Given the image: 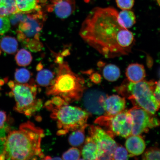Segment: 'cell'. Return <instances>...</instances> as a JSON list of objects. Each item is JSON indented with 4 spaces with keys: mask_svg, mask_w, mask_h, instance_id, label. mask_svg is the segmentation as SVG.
I'll return each mask as SVG.
<instances>
[{
    "mask_svg": "<svg viewBox=\"0 0 160 160\" xmlns=\"http://www.w3.org/2000/svg\"><path fill=\"white\" fill-rule=\"evenodd\" d=\"M118 15L113 8H95L80 29L84 41L107 58L128 55L135 45L133 33L120 25Z\"/></svg>",
    "mask_w": 160,
    "mask_h": 160,
    "instance_id": "1",
    "label": "cell"
},
{
    "mask_svg": "<svg viewBox=\"0 0 160 160\" xmlns=\"http://www.w3.org/2000/svg\"><path fill=\"white\" fill-rule=\"evenodd\" d=\"M44 136L43 130L31 122L22 124L6 137L0 160L43 159L41 143Z\"/></svg>",
    "mask_w": 160,
    "mask_h": 160,
    "instance_id": "2",
    "label": "cell"
},
{
    "mask_svg": "<svg viewBox=\"0 0 160 160\" xmlns=\"http://www.w3.org/2000/svg\"><path fill=\"white\" fill-rule=\"evenodd\" d=\"M45 107L51 112V118L57 122L58 136L67 134L87 125L91 115L81 108L70 105L58 96H54L46 102Z\"/></svg>",
    "mask_w": 160,
    "mask_h": 160,
    "instance_id": "3",
    "label": "cell"
},
{
    "mask_svg": "<svg viewBox=\"0 0 160 160\" xmlns=\"http://www.w3.org/2000/svg\"><path fill=\"white\" fill-rule=\"evenodd\" d=\"M58 63L57 76L48 87L46 94L58 96L69 103L79 101L85 89L84 80L73 72L67 63L63 61Z\"/></svg>",
    "mask_w": 160,
    "mask_h": 160,
    "instance_id": "4",
    "label": "cell"
},
{
    "mask_svg": "<svg viewBox=\"0 0 160 160\" xmlns=\"http://www.w3.org/2000/svg\"><path fill=\"white\" fill-rule=\"evenodd\" d=\"M156 82L144 79L137 83L128 81L118 88V92L127 97L135 106L155 115L160 109V104L154 95Z\"/></svg>",
    "mask_w": 160,
    "mask_h": 160,
    "instance_id": "5",
    "label": "cell"
},
{
    "mask_svg": "<svg viewBox=\"0 0 160 160\" xmlns=\"http://www.w3.org/2000/svg\"><path fill=\"white\" fill-rule=\"evenodd\" d=\"M9 85L16 101L15 111L30 117L41 108L42 101L37 98V87L33 83H19L11 81Z\"/></svg>",
    "mask_w": 160,
    "mask_h": 160,
    "instance_id": "6",
    "label": "cell"
},
{
    "mask_svg": "<svg viewBox=\"0 0 160 160\" xmlns=\"http://www.w3.org/2000/svg\"><path fill=\"white\" fill-rule=\"evenodd\" d=\"M45 16L42 11L26 14L24 19L19 23L18 38L24 42L29 48L33 51H39L42 48L39 41V33L43 27Z\"/></svg>",
    "mask_w": 160,
    "mask_h": 160,
    "instance_id": "7",
    "label": "cell"
},
{
    "mask_svg": "<svg viewBox=\"0 0 160 160\" xmlns=\"http://www.w3.org/2000/svg\"><path fill=\"white\" fill-rule=\"evenodd\" d=\"M95 122L104 128L105 131L112 138L116 136L127 138L132 135V119L127 110L115 115L101 116Z\"/></svg>",
    "mask_w": 160,
    "mask_h": 160,
    "instance_id": "8",
    "label": "cell"
},
{
    "mask_svg": "<svg viewBox=\"0 0 160 160\" xmlns=\"http://www.w3.org/2000/svg\"><path fill=\"white\" fill-rule=\"evenodd\" d=\"M88 131L98 149V160H113L114 152L118 145L112 137L99 126H90Z\"/></svg>",
    "mask_w": 160,
    "mask_h": 160,
    "instance_id": "9",
    "label": "cell"
},
{
    "mask_svg": "<svg viewBox=\"0 0 160 160\" xmlns=\"http://www.w3.org/2000/svg\"><path fill=\"white\" fill-rule=\"evenodd\" d=\"M133 121L132 135L147 133L150 129L158 127L160 121L154 115L141 107L134 106L129 110Z\"/></svg>",
    "mask_w": 160,
    "mask_h": 160,
    "instance_id": "10",
    "label": "cell"
},
{
    "mask_svg": "<svg viewBox=\"0 0 160 160\" xmlns=\"http://www.w3.org/2000/svg\"><path fill=\"white\" fill-rule=\"evenodd\" d=\"M108 95L97 89L89 90L85 94L83 103L87 111L90 113L101 115L105 113L102 103Z\"/></svg>",
    "mask_w": 160,
    "mask_h": 160,
    "instance_id": "11",
    "label": "cell"
},
{
    "mask_svg": "<svg viewBox=\"0 0 160 160\" xmlns=\"http://www.w3.org/2000/svg\"><path fill=\"white\" fill-rule=\"evenodd\" d=\"M51 4L48 7L49 12H53L61 18L69 17L74 11L75 0H50Z\"/></svg>",
    "mask_w": 160,
    "mask_h": 160,
    "instance_id": "12",
    "label": "cell"
},
{
    "mask_svg": "<svg viewBox=\"0 0 160 160\" xmlns=\"http://www.w3.org/2000/svg\"><path fill=\"white\" fill-rule=\"evenodd\" d=\"M126 103L124 98L115 95L108 96L102 103L105 115L113 116L125 110Z\"/></svg>",
    "mask_w": 160,
    "mask_h": 160,
    "instance_id": "13",
    "label": "cell"
},
{
    "mask_svg": "<svg viewBox=\"0 0 160 160\" xmlns=\"http://www.w3.org/2000/svg\"><path fill=\"white\" fill-rule=\"evenodd\" d=\"M125 145L130 157L141 155L146 148L144 140L139 135H131L128 137Z\"/></svg>",
    "mask_w": 160,
    "mask_h": 160,
    "instance_id": "14",
    "label": "cell"
},
{
    "mask_svg": "<svg viewBox=\"0 0 160 160\" xmlns=\"http://www.w3.org/2000/svg\"><path fill=\"white\" fill-rule=\"evenodd\" d=\"M126 75L128 81L133 83H137L144 79L146 71L142 65L138 63H131L126 70Z\"/></svg>",
    "mask_w": 160,
    "mask_h": 160,
    "instance_id": "15",
    "label": "cell"
},
{
    "mask_svg": "<svg viewBox=\"0 0 160 160\" xmlns=\"http://www.w3.org/2000/svg\"><path fill=\"white\" fill-rule=\"evenodd\" d=\"M20 13L31 14L41 11V0H14Z\"/></svg>",
    "mask_w": 160,
    "mask_h": 160,
    "instance_id": "16",
    "label": "cell"
},
{
    "mask_svg": "<svg viewBox=\"0 0 160 160\" xmlns=\"http://www.w3.org/2000/svg\"><path fill=\"white\" fill-rule=\"evenodd\" d=\"M81 155L83 159H98L99 150L97 145L90 136L85 140L84 145L82 149Z\"/></svg>",
    "mask_w": 160,
    "mask_h": 160,
    "instance_id": "17",
    "label": "cell"
},
{
    "mask_svg": "<svg viewBox=\"0 0 160 160\" xmlns=\"http://www.w3.org/2000/svg\"><path fill=\"white\" fill-rule=\"evenodd\" d=\"M118 19L120 25L126 29L132 27L136 23L134 13L129 10H123L118 13Z\"/></svg>",
    "mask_w": 160,
    "mask_h": 160,
    "instance_id": "18",
    "label": "cell"
},
{
    "mask_svg": "<svg viewBox=\"0 0 160 160\" xmlns=\"http://www.w3.org/2000/svg\"><path fill=\"white\" fill-rule=\"evenodd\" d=\"M19 13L14 0H0V17H9Z\"/></svg>",
    "mask_w": 160,
    "mask_h": 160,
    "instance_id": "19",
    "label": "cell"
},
{
    "mask_svg": "<svg viewBox=\"0 0 160 160\" xmlns=\"http://www.w3.org/2000/svg\"><path fill=\"white\" fill-rule=\"evenodd\" d=\"M86 125L72 132L69 136V142L73 147H77L83 144L85 141V130L88 127Z\"/></svg>",
    "mask_w": 160,
    "mask_h": 160,
    "instance_id": "20",
    "label": "cell"
},
{
    "mask_svg": "<svg viewBox=\"0 0 160 160\" xmlns=\"http://www.w3.org/2000/svg\"><path fill=\"white\" fill-rule=\"evenodd\" d=\"M18 42L15 38L6 36L4 37L0 42V47L5 52L9 54H13L17 52Z\"/></svg>",
    "mask_w": 160,
    "mask_h": 160,
    "instance_id": "21",
    "label": "cell"
},
{
    "mask_svg": "<svg viewBox=\"0 0 160 160\" xmlns=\"http://www.w3.org/2000/svg\"><path fill=\"white\" fill-rule=\"evenodd\" d=\"M39 71L36 78L38 84L42 87H48L55 78L53 73L47 69H42Z\"/></svg>",
    "mask_w": 160,
    "mask_h": 160,
    "instance_id": "22",
    "label": "cell"
},
{
    "mask_svg": "<svg viewBox=\"0 0 160 160\" xmlns=\"http://www.w3.org/2000/svg\"><path fill=\"white\" fill-rule=\"evenodd\" d=\"M102 73L105 79L110 82H114L119 78L121 71L117 66L109 64L103 68Z\"/></svg>",
    "mask_w": 160,
    "mask_h": 160,
    "instance_id": "23",
    "label": "cell"
},
{
    "mask_svg": "<svg viewBox=\"0 0 160 160\" xmlns=\"http://www.w3.org/2000/svg\"><path fill=\"white\" fill-rule=\"evenodd\" d=\"M15 59L18 65L21 67H26L31 64L32 60V57L29 51L22 49L18 52Z\"/></svg>",
    "mask_w": 160,
    "mask_h": 160,
    "instance_id": "24",
    "label": "cell"
},
{
    "mask_svg": "<svg viewBox=\"0 0 160 160\" xmlns=\"http://www.w3.org/2000/svg\"><path fill=\"white\" fill-rule=\"evenodd\" d=\"M31 77V73L29 70L25 68H20L16 70L15 79L17 83H27Z\"/></svg>",
    "mask_w": 160,
    "mask_h": 160,
    "instance_id": "25",
    "label": "cell"
},
{
    "mask_svg": "<svg viewBox=\"0 0 160 160\" xmlns=\"http://www.w3.org/2000/svg\"><path fill=\"white\" fill-rule=\"evenodd\" d=\"M130 157L127 149L121 146H117L114 152L113 160H127Z\"/></svg>",
    "mask_w": 160,
    "mask_h": 160,
    "instance_id": "26",
    "label": "cell"
},
{
    "mask_svg": "<svg viewBox=\"0 0 160 160\" xmlns=\"http://www.w3.org/2000/svg\"><path fill=\"white\" fill-rule=\"evenodd\" d=\"M143 160H160V149L152 148L148 149L142 155Z\"/></svg>",
    "mask_w": 160,
    "mask_h": 160,
    "instance_id": "27",
    "label": "cell"
},
{
    "mask_svg": "<svg viewBox=\"0 0 160 160\" xmlns=\"http://www.w3.org/2000/svg\"><path fill=\"white\" fill-rule=\"evenodd\" d=\"M81 153L79 149L76 148H72L65 152L62 155L63 160H79Z\"/></svg>",
    "mask_w": 160,
    "mask_h": 160,
    "instance_id": "28",
    "label": "cell"
},
{
    "mask_svg": "<svg viewBox=\"0 0 160 160\" xmlns=\"http://www.w3.org/2000/svg\"><path fill=\"white\" fill-rule=\"evenodd\" d=\"M11 27V22L9 17H0V35L7 33Z\"/></svg>",
    "mask_w": 160,
    "mask_h": 160,
    "instance_id": "29",
    "label": "cell"
},
{
    "mask_svg": "<svg viewBox=\"0 0 160 160\" xmlns=\"http://www.w3.org/2000/svg\"><path fill=\"white\" fill-rule=\"evenodd\" d=\"M118 7L122 10H129L132 8L135 0H116Z\"/></svg>",
    "mask_w": 160,
    "mask_h": 160,
    "instance_id": "30",
    "label": "cell"
},
{
    "mask_svg": "<svg viewBox=\"0 0 160 160\" xmlns=\"http://www.w3.org/2000/svg\"><path fill=\"white\" fill-rule=\"evenodd\" d=\"M154 95L156 99L160 104V80L156 83L154 91Z\"/></svg>",
    "mask_w": 160,
    "mask_h": 160,
    "instance_id": "31",
    "label": "cell"
},
{
    "mask_svg": "<svg viewBox=\"0 0 160 160\" xmlns=\"http://www.w3.org/2000/svg\"><path fill=\"white\" fill-rule=\"evenodd\" d=\"M7 117L5 112L0 111V129L3 128L7 120Z\"/></svg>",
    "mask_w": 160,
    "mask_h": 160,
    "instance_id": "32",
    "label": "cell"
},
{
    "mask_svg": "<svg viewBox=\"0 0 160 160\" xmlns=\"http://www.w3.org/2000/svg\"><path fill=\"white\" fill-rule=\"evenodd\" d=\"M90 79H91L92 82L93 83L98 84L101 82V76L99 73L97 72L92 74L90 76Z\"/></svg>",
    "mask_w": 160,
    "mask_h": 160,
    "instance_id": "33",
    "label": "cell"
},
{
    "mask_svg": "<svg viewBox=\"0 0 160 160\" xmlns=\"http://www.w3.org/2000/svg\"><path fill=\"white\" fill-rule=\"evenodd\" d=\"M62 158H60L59 157H54L53 158H52L51 157H49V156H47V157H45L43 159L45 160H51V159H62Z\"/></svg>",
    "mask_w": 160,
    "mask_h": 160,
    "instance_id": "34",
    "label": "cell"
},
{
    "mask_svg": "<svg viewBox=\"0 0 160 160\" xmlns=\"http://www.w3.org/2000/svg\"><path fill=\"white\" fill-rule=\"evenodd\" d=\"M157 1V2L158 3V4L160 6V0H156Z\"/></svg>",
    "mask_w": 160,
    "mask_h": 160,
    "instance_id": "35",
    "label": "cell"
}]
</instances>
